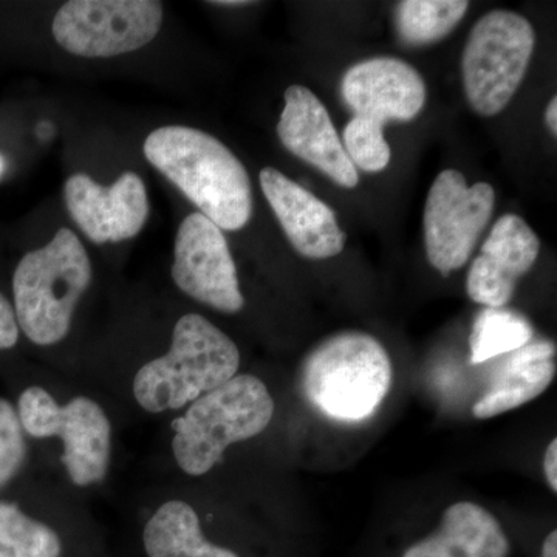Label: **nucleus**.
I'll list each match as a JSON object with an SVG mask.
<instances>
[{
	"instance_id": "nucleus-26",
	"label": "nucleus",
	"mask_w": 557,
	"mask_h": 557,
	"mask_svg": "<svg viewBox=\"0 0 557 557\" xmlns=\"http://www.w3.org/2000/svg\"><path fill=\"white\" fill-rule=\"evenodd\" d=\"M557 440H552L547 450H545L544 472L547 478L548 486L553 493H557Z\"/></svg>"
},
{
	"instance_id": "nucleus-19",
	"label": "nucleus",
	"mask_w": 557,
	"mask_h": 557,
	"mask_svg": "<svg viewBox=\"0 0 557 557\" xmlns=\"http://www.w3.org/2000/svg\"><path fill=\"white\" fill-rule=\"evenodd\" d=\"M534 329L523 314L515 310L483 309L472 324L471 347L472 364H482L500 355L512 354L531 343Z\"/></svg>"
},
{
	"instance_id": "nucleus-18",
	"label": "nucleus",
	"mask_w": 557,
	"mask_h": 557,
	"mask_svg": "<svg viewBox=\"0 0 557 557\" xmlns=\"http://www.w3.org/2000/svg\"><path fill=\"white\" fill-rule=\"evenodd\" d=\"M149 557H239L211 544L201 533L196 509L182 500L161 505L143 533Z\"/></svg>"
},
{
	"instance_id": "nucleus-31",
	"label": "nucleus",
	"mask_w": 557,
	"mask_h": 557,
	"mask_svg": "<svg viewBox=\"0 0 557 557\" xmlns=\"http://www.w3.org/2000/svg\"><path fill=\"white\" fill-rule=\"evenodd\" d=\"M5 172H7V159H5V157L2 156V153H0V178H2L3 175H5Z\"/></svg>"
},
{
	"instance_id": "nucleus-20",
	"label": "nucleus",
	"mask_w": 557,
	"mask_h": 557,
	"mask_svg": "<svg viewBox=\"0 0 557 557\" xmlns=\"http://www.w3.org/2000/svg\"><path fill=\"white\" fill-rule=\"evenodd\" d=\"M463 0H405L395 11L399 38L410 46H426L448 36L468 13Z\"/></svg>"
},
{
	"instance_id": "nucleus-5",
	"label": "nucleus",
	"mask_w": 557,
	"mask_h": 557,
	"mask_svg": "<svg viewBox=\"0 0 557 557\" xmlns=\"http://www.w3.org/2000/svg\"><path fill=\"white\" fill-rule=\"evenodd\" d=\"M269 388L252 375H236L190 403L185 416L172 421V450L183 472L208 474L233 443L262 434L274 416Z\"/></svg>"
},
{
	"instance_id": "nucleus-27",
	"label": "nucleus",
	"mask_w": 557,
	"mask_h": 557,
	"mask_svg": "<svg viewBox=\"0 0 557 557\" xmlns=\"http://www.w3.org/2000/svg\"><path fill=\"white\" fill-rule=\"evenodd\" d=\"M557 97H553V100L549 101L547 113H545V120H547V126L549 132H552L553 137L557 135Z\"/></svg>"
},
{
	"instance_id": "nucleus-3",
	"label": "nucleus",
	"mask_w": 557,
	"mask_h": 557,
	"mask_svg": "<svg viewBox=\"0 0 557 557\" xmlns=\"http://www.w3.org/2000/svg\"><path fill=\"white\" fill-rule=\"evenodd\" d=\"M236 343L200 314H185L172 333L170 351L138 370L135 399L150 413L185 408L237 375Z\"/></svg>"
},
{
	"instance_id": "nucleus-28",
	"label": "nucleus",
	"mask_w": 557,
	"mask_h": 557,
	"mask_svg": "<svg viewBox=\"0 0 557 557\" xmlns=\"http://www.w3.org/2000/svg\"><path fill=\"white\" fill-rule=\"evenodd\" d=\"M542 557H557V531H552L542 545Z\"/></svg>"
},
{
	"instance_id": "nucleus-30",
	"label": "nucleus",
	"mask_w": 557,
	"mask_h": 557,
	"mask_svg": "<svg viewBox=\"0 0 557 557\" xmlns=\"http://www.w3.org/2000/svg\"><path fill=\"white\" fill-rule=\"evenodd\" d=\"M212 5L218 7H245L251 2H242V0H225V2H211Z\"/></svg>"
},
{
	"instance_id": "nucleus-29",
	"label": "nucleus",
	"mask_w": 557,
	"mask_h": 557,
	"mask_svg": "<svg viewBox=\"0 0 557 557\" xmlns=\"http://www.w3.org/2000/svg\"><path fill=\"white\" fill-rule=\"evenodd\" d=\"M38 131L39 137L44 139L50 138L53 135V126L50 123L40 124Z\"/></svg>"
},
{
	"instance_id": "nucleus-9",
	"label": "nucleus",
	"mask_w": 557,
	"mask_h": 557,
	"mask_svg": "<svg viewBox=\"0 0 557 557\" xmlns=\"http://www.w3.org/2000/svg\"><path fill=\"white\" fill-rule=\"evenodd\" d=\"M172 278L190 298L222 313H239L245 306L236 263L225 234L194 212L183 220L175 237Z\"/></svg>"
},
{
	"instance_id": "nucleus-14",
	"label": "nucleus",
	"mask_w": 557,
	"mask_h": 557,
	"mask_svg": "<svg viewBox=\"0 0 557 557\" xmlns=\"http://www.w3.org/2000/svg\"><path fill=\"white\" fill-rule=\"evenodd\" d=\"M259 180L263 196L300 256L324 260L343 252L346 234L327 203L274 168H263Z\"/></svg>"
},
{
	"instance_id": "nucleus-25",
	"label": "nucleus",
	"mask_w": 557,
	"mask_h": 557,
	"mask_svg": "<svg viewBox=\"0 0 557 557\" xmlns=\"http://www.w3.org/2000/svg\"><path fill=\"white\" fill-rule=\"evenodd\" d=\"M20 324H17L14 307L0 293V350H9L20 341Z\"/></svg>"
},
{
	"instance_id": "nucleus-6",
	"label": "nucleus",
	"mask_w": 557,
	"mask_h": 557,
	"mask_svg": "<svg viewBox=\"0 0 557 557\" xmlns=\"http://www.w3.org/2000/svg\"><path fill=\"white\" fill-rule=\"evenodd\" d=\"M536 46V33L525 17L494 10L472 27L463 58L465 94L471 108L494 116L512 100Z\"/></svg>"
},
{
	"instance_id": "nucleus-23",
	"label": "nucleus",
	"mask_w": 557,
	"mask_h": 557,
	"mask_svg": "<svg viewBox=\"0 0 557 557\" xmlns=\"http://www.w3.org/2000/svg\"><path fill=\"white\" fill-rule=\"evenodd\" d=\"M27 457V443L16 409L0 398V487L7 485L21 471Z\"/></svg>"
},
{
	"instance_id": "nucleus-8",
	"label": "nucleus",
	"mask_w": 557,
	"mask_h": 557,
	"mask_svg": "<svg viewBox=\"0 0 557 557\" xmlns=\"http://www.w3.org/2000/svg\"><path fill=\"white\" fill-rule=\"evenodd\" d=\"M496 193L487 183L468 186L458 171L435 178L424 207V245L429 262L443 276L465 267L493 215Z\"/></svg>"
},
{
	"instance_id": "nucleus-21",
	"label": "nucleus",
	"mask_w": 557,
	"mask_h": 557,
	"mask_svg": "<svg viewBox=\"0 0 557 557\" xmlns=\"http://www.w3.org/2000/svg\"><path fill=\"white\" fill-rule=\"evenodd\" d=\"M57 531L22 512L10 502H0V557H60Z\"/></svg>"
},
{
	"instance_id": "nucleus-12",
	"label": "nucleus",
	"mask_w": 557,
	"mask_h": 557,
	"mask_svg": "<svg viewBox=\"0 0 557 557\" xmlns=\"http://www.w3.org/2000/svg\"><path fill=\"white\" fill-rule=\"evenodd\" d=\"M277 135L289 152L324 172L336 185L357 188V168L348 159L327 109L307 87L296 84L285 91Z\"/></svg>"
},
{
	"instance_id": "nucleus-4",
	"label": "nucleus",
	"mask_w": 557,
	"mask_h": 557,
	"mask_svg": "<svg viewBox=\"0 0 557 557\" xmlns=\"http://www.w3.org/2000/svg\"><path fill=\"white\" fill-rule=\"evenodd\" d=\"M90 282L89 255L72 230L27 252L13 276L14 313L25 336L36 346L61 343Z\"/></svg>"
},
{
	"instance_id": "nucleus-16",
	"label": "nucleus",
	"mask_w": 557,
	"mask_h": 557,
	"mask_svg": "<svg viewBox=\"0 0 557 557\" xmlns=\"http://www.w3.org/2000/svg\"><path fill=\"white\" fill-rule=\"evenodd\" d=\"M511 545L498 520L472 502L450 505L438 530L403 557H508Z\"/></svg>"
},
{
	"instance_id": "nucleus-24",
	"label": "nucleus",
	"mask_w": 557,
	"mask_h": 557,
	"mask_svg": "<svg viewBox=\"0 0 557 557\" xmlns=\"http://www.w3.org/2000/svg\"><path fill=\"white\" fill-rule=\"evenodd\" d=\"M61 405L42 387H28L17 403L21 426L35 438H50Z\"/></svg>"
},
{
	"instance_id": "nucleus-22",
	"label": "nucleus",
	"mask_w": 557,
	"mask_h": 557,
	"mask_svg": "<svg viewBox=\"0 0 557 557\" xmlns=\"http://www.w3.org/2000/svg\"><path fill=\"white\" fill-rule=\"evenodd\" d=\"M343 146L354 166L370 174L386 170L391 163L384 126L375 121L354 116L343 132Z\"/></svg>"
},
{
	"instance_id": "nucleus-11",
	"label": "nucleus",
	"mask_w": 557,
	"mask_h": 557,
	"mask_svg": "<svg viewBox=\"0 0 557 557\" xmlns=\"http://www.w3.org/2000/svg\"><path fill=\"white\" fill-rule=\"evenodd\" d=\"M341 95L354 116L384 124L408 123L426 102V84L416 67L398 58L381 57L351 65Z\"/></svg>"
},
{
	"instance_id": "nucleus-7",
	"label": "nucleus",
	"mask_w": 557,
	"mask_h": 557,
	"mask_svg": "<svg viewBox=\"0 0 557 557\" xmlns=\"http://www.w3.org/2000/svg\"><path fill=\"white\" fill-rule=\"evenodd\" d=\"M163 3L156 0H72L54 14V39L69 53L112 58L143 49L159 35Z\"/></svg>"
},
{
	"instance_id": "nucleus-1",
	"label": "nucleus",
	"mask_w": 557,
	"mask_h": 557,
	"mask_svg": "<svg viewBox=\"0 0 557 557\" xmlns=\"http://www.w3.org/2000/svg\"><path fill=\"white\" fill-rule=\"evenodd\" d=\"M145 157L222 231L244 228L252 189L242 161L220 139L186 126L150 132Z\"/></svg>"
},
{
	"instance_id": "nucleus-2",
	"label": "nucleus",
	"mask_w": 557,
	"mask_h": 557,
	"mask_svg": "<svg viewBox=\"0 0 557 557\" xmlns=\"http://www.w3.org/2000/svg\"><path fill=\"white\" fill-rule=\"evenodd\" d=\"M394 368L379 339L344 332L325 339L306 358L300 386L322 416L359 423L375 416L391 392Z\"/></svg>"
},
{
	"instance_id": "nucleus-17",
	"label": "nucleus",
	"mask_w": 557,
	"mask_h": 557,
	"mask_svg": "<svg viewBox=\"0 0 557 557\" xmlns=\"http://www.w3.org/2000/svg\"><path fill=\"white\" fill-rule=\"evenodd\" d=\"M556 346L549 341L528 343L512 351L500 375L475 403L472 413L487 420L541 397L556 376Z\"/></svg>"
},
{
	"instance_id": "nucleus-15",
	"label": "nucleus",
	"mask_w": 557,
	"mask_h": 557,
	"mask_svg": "<svg viewBox=\"0 0 557 557\" xmlns=\"http://www.w3.org/2000/svg\"><path fill=\"white\" fill-rule=\"evenodd\" d=\"M51 437H61L62 463L76 486L104 480L112 454V426L97 401L76 397L61 406Z\"/></svg>"
},
{
	"instance_id": "nucleus-10",
	"label": "nucleus",
	"mask_w": 557,
	"mask_h": 557,
	"mask_svg": "<svg viewBox=\"0 0 557 557\" xmlns=\"http://www.w3.org/2000/svg\"><path fill=\"white\" fill-rule=\"evenodd\" d=\"M64 197L73 222L98 245L132 239L149 218L148 190L135 172H124L110 186L86 174L72 175Z\"/></svg>"
},
{
	"instance_id": "nucleus-13",
	"label": "nucleus",
	"mask_w": 557,
	"mask_h": 557,
	"mask_svg": "<svg viewBox=\"0 0 557 557\" xmlns=\"http://www.w3.org/2000/svg\"><path fill=\"white\" fill-rule=\"evenodd\" d=\"M541 240L522 218L507 214L497 220L469 269V298L490 309H502L515 295L519 278L533 269Z\"/></svg>"
}]
</instances>
